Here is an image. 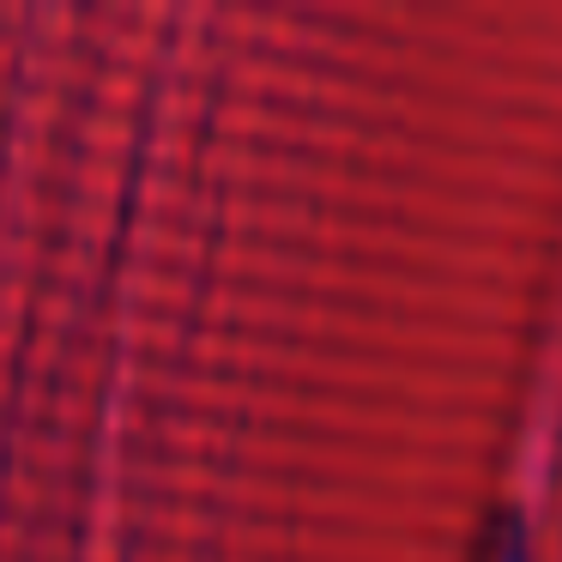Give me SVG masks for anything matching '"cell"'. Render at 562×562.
Returning a JSON list of instances; mask_svg holds the SVG:
<instances>
[{
    "label": "cell",
    "instance_id": "1",
    "mask_svg": "<svg viewBox=\"0 0 562 562\" xmlns=\"http://www.w3.org/2000/svg\"><path fill=\"white\" fill-rule=\"evenodd\" d=\"M472 562H526V532L514 514H502V520L484 526V538H477V557Z\"/></svg>",
    "mask_w": 562,
    "mask_h": 562
}]
</instances>
